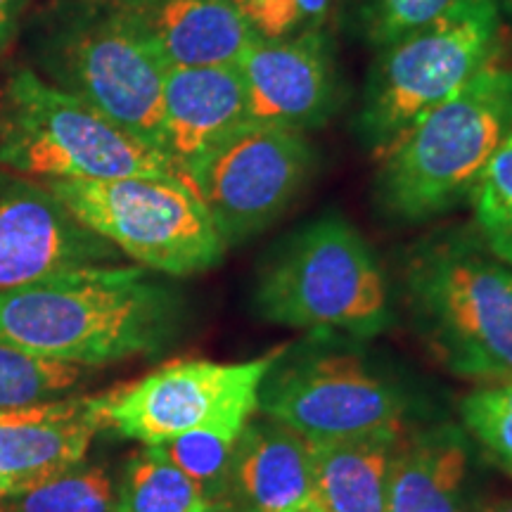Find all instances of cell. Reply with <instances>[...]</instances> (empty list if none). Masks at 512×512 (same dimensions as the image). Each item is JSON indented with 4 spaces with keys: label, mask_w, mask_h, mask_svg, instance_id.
I'll return each mask as SVG.
<instances>
[{
    "label": "cell",
    "mask_w": 512,
    "mask_h": 512,
    "mask_svg": "<svg viewBox=\"0 0 512 512\" xmlns=\"http://www.w3.org/2000/svg\"><path fill=\"white\" fill-rule=\"evenodd\" d=\"M512 133V67L494 60L420 114L377 157L375 197L396 221L420 223L467 202Z\"/></svg>",
    "instance_id": "obj_3"
},
{
    "label": "cell",
    "mask_w": 512,
    "mask_h": 512,
    "mask_svg": "<svg viewBox=\"0 0 512 512\" xmlns=\"http://www.w3.org/2000/svg\"><path fill=\"white\" fill-rule=\"evenodd\" d=\"M119 249L86 228L46 183L0 166V292L95 266H119Z\"/></svg>",
    "instance_id": "obj_12"
},
{
    "label": "cell",
    "mask_w": 512,
    "mask_h": 512,
    "mask_svg": "<svg viewBox=\"0 0 512 512\" xmlns=\"http://www.w3.org/2000/svg\"><path fill=\"white\" fill-rule=\"evenodd\" d=\"M470 448L453 425L408 434L396 446L384 512H470Z\"/></svg>",
    "instance_id": "obj_18"
},
{
    "label": "cell",
    "mask_w": 512,
    "mask_h": 512,
    "mask_svg": "<svg viewBox=\"0 0 512 512\" xmlns=\"http://www.w3.org/2000/svg\"><path fill=\"white\" fill-rule=\"evenodd\" d=\"M406 427L323 441L313 448V489L325 512H384L396 446Z\"/></svg>",
    "instance_id": "obj_19"
},
{
    "label": "cell",
    "mask_w": 512,
    "mask_h": 512,
    "mask_svg": "<svg viewBox=\"0 0 512 512\" xmlns=\"http://www.w3.org/2000/svg\"><path fill=\"white\" fill-rule=\"evenodd\" d=\"M27 50L38 76L159 150L169 67L124 5L53 0L31 17Z\"/></svg>",
    "instance_id": "obj_2"
},
{
    "label": "cell",
    "mask_w": 512,
    "mask_h": 512,
    "mask_svg": "<svg viewBox=\"0 0 512 512\" xmlns=\"http://www.w3.org/2000/svg\"><path fill=\"white\" fill-rule=\"evenodd\" d=\"M496 0H456L422 27L377 48L356 114L361 143L380 157L420 114L498 60Z\"/></svg>",
    "instance_id": "obj_7"
},
{
    "label": "cell",
    "mask_w": 512,
    "mask_h": 512,
    "mask_svg": "<svg viewBox=\"0 0 512 512\" xmlns=\"http://www.w3.org/2000/svg\"><path fill=\"white\" fill-rule=\"evenodd\" d=\"M83 377V366L34 356L0 342V411L60 399Z\"/></svg>",
    "instance_id": "obj_24"
},
{
    "label": "cell",
    "mask_w": 512,
    "mask_h": 512,
    "mask_svg": "<svg viewBox=\"0 0 512 512\" xmlns=\"http://www.w3.org/2000/svg\"><path fill=\"white\" fill-rule=\"evenodd\" d=\"M311 501H316L311 441L266 415H254L230 465L226 512H294Z\"/></svg>",
    "instance_id": "obj_16"
},
{
    "label": "cell",
    "mask_w": 512,
    "mask_h": 512,
    "mask_svg": "<svg viewBox=\"0 0 512 512\" xmlns=\"http://www.w3.org/2000/svg\"><path fill=\"white\" fill-rule=\"evenodd\" d=\"M46 185L83 226L145 271L188 278L219 266L228 249L200 197L178 176Z\"/></svg>",
    "instance_id": "obj_8"
},
{
    "label": "cell",
    "mask_w": 512,
    "mask_h": 512,
    "mask_svg": "<svg viewBox=\"0 0 512 512\" xmlns=\"http://www.w3.org/2000/svg\"><path fill=\"white\" fill-rule=\"evenodd\" d=\"M247 422L228 420L200 427L155 448L202 491L216 510H226L230 465Z\"/></svg>",
    "instance_id": "obj_21"
},
{
    "label": "cell",
    "mask_w": 512,
    "mask_h": 512,
    "mask_svg": "<svg viewBox=\"0 0 512 512\" xmlns=\"http://www.w3.org/2000/svg\"><path fill=\"white\" fill-rule=\"evenodd\" d=\"M309 133L249 119L188 174L223 245L256 238L302 195L316 171Z\"/></svg>",
    "instance_id": "obj_9"
},
{
    "label": "cell",
    "mask_w": 512,
    "mask_h": 512,
    "mask_svg": "<svg viewBox=\"0 0 512 512\" xmlns=\"http://www.w3.org/2000/svg\"><path fill=\"white\" fill-rule=\"evenodd\" d=\"M0 512H5V510H3V496H0Z\"/></svg>",
    "instance_id": "obj_33"
},
{
    "label": "cell",
    "mask_w": 512,
    "mask_h": 512,
    "mask_svg": "<svg viewBox=\"0 0 512 512\" xmlns=\"http://www.w3.org/2000/svg\"><path fill=\"white\" fill-rule=\"evenodd\" d=\"M181 309V297L145 268H81L0 292V342L72 366H102L164 349Z\"/></svg>",
    "instance_id": "obj_1"
},
{
    "label": "cell",
    "mask_w": 512,
    "mask_h": 512,
    "mask_svg": "<svg viewBox=\"0 0 512 512\" xmlns=\"http://www.w3.org/2000/svg\"><path fill=\"white\" fill-rule=\"evenodd\" d=\"M285 347L252 361H176L138 382L100 394L105 430L119 437L159 446L200 427L228 420H252L268 370Z\"/></svg>",
    "instance_id": "obj_10"
},
{
    "label": "cell",
    "mask_w": 512,
    "mask_h": 512,
    "mask_svg": "<svg viewBox=\"0 0 512 512\" xmlns=\"http://www.w3.org/2000/svg\"><path fill=\"white\" fill-rule=\"evenodd\" d=\"M470 512H512V498H498L484 505H472Z\"/></svg>",
    "instance_id": "obj_29"
},
{
    "label": "cell",
    "mask_w": 512,
    "mask_h": 512,
    "mask_svg": "<svg viewBox=\"0 0 512 512\" xmlns=\"http://www.w3.org/2000/svg\"><path fill=\"white\" fill-rule=\"evenodd\" d=\"M91 3H110V5H126L131 0H91Z\"/></svg>",
    "instance_id": "obj_32"
},
{
    "label": "cell",
    "mask_w": 512,
    "mask_h": 512,
    "mask_svg": "<svg viewBox=\"0 0 512 512\" xmlns=\"http://www.w3.org/2000/svg\"><path fill=\"white\" fill-rule=\"evenodd\" d=\"M247 121V93L238 64L166 69L159 150L185 181Z\"/></svg>",
    "instance_id": "obj_15"
},
{
    "label": "cell",
    "mask_w": 512,
    "mask_h": 512,
    "mask_svg": "<svg viewBox=\"0 0 512 512\" xmlns=\"http://www.w3.org/2000/svg\"><path fill=\"white\" fill-rule=\"evenodd\" d=\"M463 430L512 477V375L482 382L460 401Z\"/></svg>",
    "instance_id": "obj_25"
},
{
    "label": "cell",
    "mask_w": 512,
    "mask_h": 512,
    "mask_svg": "<svg viewBox=\"0 0 512 512\" xmlns=\"http://www.w3.org/2000/svg\"><path fill=\"white\" fill-rule=\"evenodd\" d=\"M249 119L309 133L342 107L344 86L332 31L256 41L242 53Z\"/></svg>",
    "instance_id": "obj_13"
},
{
    "label": "cell",
    "mask_w": 512,
    "mask_h": 512,
    "mask_svg": "<svg viewBox=\"0 0 512 512\" xmlns=\"http://www.w3.org/2000/svg\"><path fill=\"white\" fill-rule=\"evenodd\" d=\"M294 512H325V510H323V505H320L318 501H311L309 505H304V508H299V510H294Z\"/></svg>",
    "instance_id": "obj_30"
},
{
    "label": "cell",
    "mask_w": 512,
    "mask_h": 512,
    "mask_svg": "<svg viewBox=\"0 0 512 512\" xmlns=\"http://www.w3.org/2000/svg\"><path fill=\"white\" fill-rule=\"evenodd\" d=\"M105 430L100 394L0 411V496H12L86 463Z\"/></svg>",
    "instance_id": "obj_14"
},
{
    "label": "cell",
    "mask_w": 512,
    "mask_h": 512,
    "mask_svg": "<svg viewBox=\"0 0 512 512\" xmlns=\"http://www.w3.org/2000/svg\"><path fill=\"white\" fill-rule=\"evenodd\" d=\"M200 489L166 460L155 446H145L128 460L117 482L114 512H214Z\"/></svg>",
    "instance_id": "obj_20"
},
{
    "label": "cell",
    "mask_w": 512,
    "mask_h": 512,
    "mask_svg": "<svg viewBox=\"0 0 512 512\" xmlns=\"http://www.w3.org/2000/svg\"><path fill=\"white\" fill-rule=\"evenodd\" d=\"M259 41H283L311 31H332L342 0H233Z\"/></svg>",
    "instance_id": "obj_26"
},
{
    "label": "cell",
    "mask_w": 512,
    "mask_h": 512,
    "mask_svg": "<svg viewBox=\"0 0 512 512\" xmlns=\"http://www.w3.org/2000/svg\"><path fill=\"white\" fill-rule=\"evenodd\" d=\"M401 287L448 373L479 382L512 375V268L477 235L448 230L418 242L401 264Z\"/></svg>",
    "instance_id": "obj_4"
},
{
    "label": "cell",
    "mask_w": 512,
    "mask_h": 512,
    "mask_svg": "<svg viewBox=\"0 0 512 512\" xmlns=\"http://www.w3.org/2000/svg\"><path fill=\"white\" fill-rule=\"evenodd\" d=\"M214 512H226V510H214Z\"/></svg>",
    "instance_id": "obj_34"
},
{
    "label": "cell",
    "mask_w": 512,
    "mask_h": 512,
    "mask_svg": "<svg viewBox=\"0 0 512 512\" xmlns=\"http://www.w3.org/2000/svg\"><path fill=\"white\" fill-rule=\"evenodd\" d=\"M0 166L43 183L183 178L162 152L48 83L29 64H15L0 79Z\"/></svg>",
    "instance_id": "obj_6"
},
{
    "label": "cell",
    "mask_w": 512,
    "mask_h": 512,
    "mask_svg": "<svg viewBox=\"0 0 512 512\" xmlns=\"http://www.w3.org/2000/svg\"><path fill=\"white\" fill-rule=\"evenodd\" d=\"M456 0H342L358 36L375 50L441 15Z\"/></svg>",
    "instance_id": "obj_27"
},
{
    "label": "cell",
    "mask_w": 512,
    "mask_h": 512,
    "mask_svg": "<svg viewBox=\"0 0 512 512\" xmlns=\"http://www.w3.org/2000/svg\"><path fill=\"white\" fill-rule=\"evenodd\" d=\"M124 8L166 67L238 64L256 41L233 0H131Z\"/></svg>",
    "instance_id": "obj_17"
},
{
    "label": "cell",
    "mask_w": 512,
    "mask_h": 512,
    "mask_svg": "<svg viewBox=\"0 0 512 512\" xmlns=\"http://www.w3.org/2000/svg\"><path fill=\"white\" fill-rule=\"evenodd\" d=\"M27 0H0V55H5L22 34Z\"/></svg>",
    "instance_id": "obj_28"
},
{
    "label": "cell",
    "mask_w": 512,
    "mask_h": 512,
    "mask_svg": "<svg viewBox=\"0 0 512 512\" xmlns=\"http://www.w3.org/2000/svg\"><path fill=\"white\" fill-rule=\"evenodd\" d=\"M254 309L290 330L375 337L394 306L375 249L354 223L323 214L275 245L254 278Z\"/></svg>",
    "instance_id": "obj_5"
},
{
    "label": "cell",
    "mask_w": 512,
    "mask_h": 512,
    "mask_svg": "<svg viewBox=\"0 0 512 512\" xmlns=\"http://www.w3.org/2000/svg\"><path fill=\"white\" fill-rule=\"evenodd\" d=\"M467 202L479 242L512 268V133L489 159Z\"/></svg>",
    "instance_id": "obj_23"
},
{
    "label": "cell",
    "mask_w": 512,
    "mask_h": 512,
    "mask_svg": "<svg viewBox=\"0 0 512 512\" xmlns=\"http://www.w3.org/2000/svg\"><path fill=\"white\" fill-rule=\"evenodd\" d=\"M117 482L105 467L76 465L46 482L3 496L5 512H114Z\"/></svg>",
    "instance_id": "obj_22"
},
{
    "label": "cell",
    "mask_w": 512,
    "mask_h": 512,
    "mask_svg": "<svg viewBox=\"0 0 512 512\" xmlns=\"http://www.w3.org/2000/svg\"><path fill=\"white\" fill-rule=\"evenodd\" d=\"M498 8H501L503 15H508L512 19V0H496Z\"/></svg>",
    "instance_id": "obj_31"
},
{
    "label": "cell",
    "mask_w": 512,
    "mask_h": 512,
    "mask_svg": "<svg viewBox=\"0 0 512 512\" xmlns=\"http://www.w3.org/2000/svg\"><path fill=\"white\" fill-rule=\"evenodd\" d=\"M403 411L401 389L349 351L285 349L259 392V413L311 444L403 425Z\"/></svg>",
    "instance_id": "obj_11"
}]
</instances>
